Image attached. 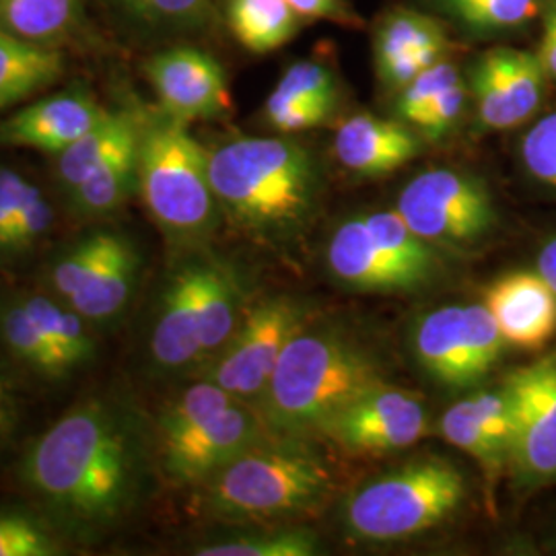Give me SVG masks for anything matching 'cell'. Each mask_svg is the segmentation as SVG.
<instances>
[{"mask_svg":"<svg viewBox=\"0 0 556 556\" xmlns=\"http://www.w3.org/2000/svg\"><path fill=\"white\" fill-rule=\"evenodd\" d=\"M332 482L328 464L305 438L268 433L202 484L213 516L266 521L318 509Z\"/></svg>","mask_w":556,"mask_h":556,"instance_id":"cell-4","label":"cell"},{"mask_svg":"<svg viewBox=\"0 0 556 556\" xmlns=\"http://www.w3.org/2000/svg\"><path fill=\"white\" fill-rule=\"evenodd\" d=\"M54 225V211L36 184H27L9 241V262L34 252Z\"/></svg>","mask_w":556,"mask_h":556,"instance_id":"cell-36","label":"cell"},{"mask_svg":"<svg viewBox=\"0 0 556 556\" xmlns=\"http://www.w3.org/2000/svg\"><path fill=\"white\" fill-rule=\"evenodd\" d=\"M241 402L236 396H231L227 390H223L219 383L211 379H202L190 390H186L181 396L163 413L161 417V435H172L179 433L192 425H197L204 418L213 417L220 410L229 408L231 404Z\"/></svg>","mask_w":556,"mask_h":556,"instance_id":"cell-35","label":"cell"},{"mask_svg":"<svg viewBox=\"0 0 556 556\" xmlns=\"http://www.w3.org/2000/svg\"><path fill=\"white\" fill-rule=\"evenodd\" d=\"M21 418V397L17 381L0 369V452L13 439Z\"/></svg>","mask_w":556,"mask_h":556,"instance_id":"cell-44","label":"cell"},{"mask_svg":"<svg viewBox=\"0 0 556 556\" xmlns=\"http://www.w3.org/2000/svg\"><path fill=\"white\" fill-rule=\"evenodd\" d=\"M64 73L59 50L0 27V110L36 96Z\"/></svg>","mask_w":556,"mask_h":556,"instance_id":"cell-22","label":"cell"},{"mask_svg":"<svg viewBox=\"0 0 556 556\" xmlns=\"http://www.w3.org/2000/svg\"><path fill=\"white\" fill-rule=\"evenodd\" d=\"M140 254L118 231H96L75 241L48 268V287L89 324H112L137 291Z\"/></svg>","mask_w":556,"mask_h":556,"instance_id":"cell-7","label":"cell"},{"mask_svg":"<svg viewBox=\"0 0 556 556\" xmlns=\"http://www.w3.org/2000/svg\"><path fill=\"white\" fill-rule=\"evenodd\" d=\"M466 85L462 79L456 80L454 85H450L438 100L433 101L417 119L415 126L418 130H422L425 137L429 139H441L443 135H447L457 124V119L464 112L466 105Z\"/></svg>","mask_w":556,"mask_h":556,"instance_id":"cell-42","label":"cell"},{"mask_svg":"<svg viewBox=\"0 0 556 556\" xmlns=\"http://www.w3.org/2000/svg\"><path fill=\"white\" fill-rule=\"evenodd\" d=\"M447 38L439 21L410 9H396L379 23L374 59L379 73L397 83H410L443 60Z\"/></svg>","mask_w":556,"mask_h":556,"instance_id":"cell-17","label":"cell"},{"mask_svg":"<svg viewBox=\"0 0 556 556\" xmlns=\"http://www.w3.org/2000/svg\"><path fill=\"white\" fill-rule=\"evenodd\" d=\"M140 139L128 142L100 163L68 194L73 211L80 217H105L116 213L139 190Z\"/></svg>","mask_w":556,"mask_h":556,"instance_id":"cell-25","label":"cell"},{"mask_svg":"<svg viewBox=\"0 0 556 556\" xmlns=\"http://www.w3.org/2000/svg\"><path fill=\"white\" fill-rule=\"evenodd\" d=\"M147 77L163 114L179 119L219 118L231 110V96L219 60L192 46L163 50L147 62Z\"/></svg>","mask_w":556,"mask_h":556,"instance_id":"cell-13","label":"cell"},{"mask_svg":"<svg viewBox=\"0 0 556 556\" xmlns=\"http://www.w3.org/2000/svg\"><path fill=\"white\" fill-rule=\"evenodd\" d=\"M334 110V103L326 101L293 100L268 96L264 105V118L282 135H293L319 126Z\"/></svg>","mask_w":556,"mask_h":556,"instance_id":"cell-40","label":"cell"},{"mask_svg":"<svg viewBox=\"0 0 556 556\" xmlns=\"http://www.w3.org/2000/svg\"><path fill=\"white\" fill-rule=\"evenodd\" d=\"M60 542L40 517L20 509H0V556L60 555Z\"/></svg>","mask_w":556,"mask_h":556,"instance_id":"cell-34","label":"cell"},{"mask_svg":"<svg viewBox=\"0 0 556 556\" xmlns=\"http://www.w3.org/2000/svg\"><path fill=\"white\" fill-rule=\"evenodd\" d=\"M151 355L165 371H178L202 358L197 264L184 266L165 289L153 326Z\"/></svg>","mask_w":556,"mask_h":556,"instance_id":"cell-20","label":"cell"},{"mask_svg":"<svg viewBox=\"0 0 556 556\" xmlns=\"http://www.w3.org/2000/svg\"><path fill=\"white\" fill-rule=\"evenodd\" d=\"M466 477L439 456L417 457L357 489L344 503L353 536L390 542L417 536L445 521L466 498Z\"/></svg>","mask_w":556,"mask_h":556,"instance_id":"cell-6","label":"cell"},{"mask_svg":"<svg viewBox=\"0 0 556 556\" xmlns=\"http://www.w3.org/2000/svg\"><path fill=\"white\" fill-rule=\"evenodd\" d=\"M514 397L516 439L509 468L526 489L556 480V355L503 381Z\"/></svg>","mask_w":556,"mask_h":556,"instance_id":"cell-11","label":"cell"},{"mask_svg":"<svg viewBox=\"0 0 556 556\" xmlns=\"http://www.w3.org/2000/svg\"><path fill=\"white\" fill-rule=\"evenodd\" d=\"M546 73L538 54L516 48H497L477 60L472 68V96L480 124L507 130L536 114Z\"/></svg>","mask_w":556,"mask_h":556,"instance_id":"cell-14","label":"cell"},{"mask_svg":"<svg viewBox=\"0 0 556 556\" xmlns=\"http://www.w3.org/2000/svg\"><path fill=\"white\" fill-rule=\"evenodd\" d=\"M119 7L153 29H204L215 21L211 0H116Z\"/></svg>","mask_w":556,"mask_h":556,"instance_id":"cell-32","label":"cell"},{"mask_svg":"<svg viewBox=\"0 0 556 556\" xmlns=\"http://www.w3.org/2000/svg\"><path fill=\"white\" fill-rule=\"evenodd\" d=\"M303 20H326L353 23L357 20L346 0H287Z\"/></svg>","mask_w":556,"mask_h":556,"instance_id":"cell-45","label":"cell"},{"mask_svg":"<svg viewBox=\"0 0 556 556\" xmlns=\"http://www.w3.org/2000/svg\"><path fill=\"white\" fill-rule=\"evenodd\" d=\"M309 324L298 299L268 298L254 305L227 346L215 357L206 378L241 402H258L287 344Z\"/></svg>","mask_w":556,"mask_h":556,"instance_id":"cell-8","label":"cell"},{"mask_svg":"<svg viewBox=\"0 0 556 556\" xmlns=\"http://www.w3.org/2000/svg\"><path fill=\"white\" fill-rule=\"evenodd\" d=\"M110 112L83 91L36 101L0 124V142L60 155Z\"/></svg>","mask_w":556,"mask_h":556,"instance_id":"cell-15","label":"cell"},{"mask_svg":"<svg viewBox=\"0 0 556 556\" xmlns=\"http://www.w3.org/2000/svg\"><path fill=\"white\" fill-rule=\"evenodd\" d=\"M268 433L256 406L236 402L179 433L161 435L163 472L178 484H202Z\"/></svg>","mask_w":556,"mask_h":556,"instance_id":"cell-12","label":"cell"},{"mask_svg":"<svg viewBox=\"0 0 556 556\" xmlns=\"http://www.w3.org/2000/svg\"><path fill=\"white\" fill-rule=\"evenodd\" d=\"M139 192L169 238L194 241L215 227L219 200L211 184L208 151L186 122L163 114L142 126Z\"/></svg>","mask_w":556,"mask_h":556,"instance_id":"cell-5","label":"cell"},{"mask_svg":"<svg viewBox=\"0 0 556 556\" xmlns=\"http://www.w3.org/2000/svg\"><path fill=\"white\" fill-rule=\"evenodd\" d=\"M142 126L144 124L132 112H110L98 126L56 155L60 188L71 194L100 163L128 142L140 139Z\"/></svg>","mask_w":556,"mask_h":556,"instance_id":"cell-24","label":"cell"},{"mask_svg":"<svg viewBox=\"0 0 556 556\" xmlns=\"http://www.w3.org/2000/svg\"><path fill=\"white\" fill-rule=\"evenodd\" d=\"M429 431V417L420 397L386 381L351 400L326 418L319 435L351 454H390L415 445Z\"/></svg>","mask_w":556,"mask_h":556,"instance_id":"cell-10","label":"cell"},{"mask_svg":"<svg viewBox=\"0 0 556 556\" xmlns=\"http://www.w3.org/2000/svg\"><path fill=\"white\" fill-rule=\"evenodd\" d=\"M475 0H439V4L445 9V13H450L452 17L459 13L462 9H466L468 4H472Z\"/></svg>","mask_w":556,"mask_h":556,"instance_id":"cell-48","label":"cell"},{"mask_svg":"<svg viewBox=\"0 0 556 556\" xmlns=\"http://www.w3.org/2000/svg\"><path fill=\"white\" fill-rule=\"evenodd\" d=\"M340 163L361 176H386L420 153V140L402 122L357 114L337 130Z\"/></svg>","mask_w":556,"mask_h":556,"instance_id":"cell-18","label":"cell"},{"mask_svg":"<svg viewBox=\"0 0 556 556\" xmlns=\"http://www.w3.org/2000/svg\"><path fill=\"white\" fill-rule=\"evenodd\" d=\"M208 174L219 206L241 227L285 236L309 217L318 165L291 139H236L208 151Z\"/></svg>","mask_w":556,"mask_h":556,"instance_id":"cell-3","label":"cell"},{"mask_svg":"<svg viewBox=\"0 0 556 556\" xmlns=\"http://www.w3.org/2000/svg\"><path fill=\"white\" fill-rule=\"evenodd\" d=\"M538 59L542 62V68L546 77L556 79V0H546L544 11V34L540 41Z\"/></svg>","mask_w":556,"mask_h":556,"instance_id":"cell-46","label":"cell"},{"mask_svg":"<svg viewBox=\"0 0 556 556\" xmlns=\"http://www.w3.org/2000/svg\"><path fill=\"white\" fill-rule=\"evenodd\" d=\"M79 20V0H0V27L23 40L52 46Z\"/></svg>","mask_w":556,"mask_h":556,"instance_id":"cell-29","label":"cell"},{"mask_svg":"<svg viewBox=\"0 0 556 556\" xmlns=\"http://www.w3.org/2000/svg\"><path fill=\"white\" fill-rule=\"evenodd\" d=\"M318 553V536L309 528L299 526L215 542L197 551L199 556H314Z\"/></svg>","mask_w":556,"mask_h":556,"instance_id":"cell-31","label":"cell"},{"mask_svg":"<svg viewBox=\"0 0 556 556\" xmlns=\"http://www.w3.org/2000/svg\"><path fill=\"white\" fill-rule=\"evenodd\" d=\"M363 220L383 254L415 280L417 289L438 275L439 258L431 243L417 236L397 211H379Z\"/></svg>","mask_w":556,"mask_h":556,"instance_id":"cell-28","label":"cell"},{"mask_svg":"<svg viewBox=\"0 0 556 556\" xmlns=\"http://www.w3.org/2000/svg\"><path fill=\"white\" fill-rule=\"evenodd\" d=\"M484 305L507 344L540 351L556 334V293L540 273H511L484 293Z\"/></svg>","mask_w":556,"mask_h":556,"instance_id":"cell-16","label":"cell"},{"mask_svg":"<svg viewBox=\"0 0 556 556\" xmlns=\"http://www.w3.org/2000/svg\"><path fill=\"white\" fill-rule=\"evenodd\" d=\"M273 96L293 100L326 101L337 105V80L334 75L316 60H299L280 77Z\"/></svg>","mask_w":556,"mask_h":556,"instance_id":"cell-38","label":"cell"},{"mask_svg":"<svg viewBox=\"0 0 556 556\" xmlns=\"http://www.w3.org/2000/svg\"><path fill=\"white\" fill-rule=\"evenodd\" d=\"M521 160L538 181L556 188V112L536 122L523 137Z\"/></svg>","mask_w":556,"mask_h":556,"instance_id":"cell-41","label":"cell"},{"mask_svg":"<svg viewBox=\"0 0 556 556\" xmlns=\"http://www.w3.org/2000/svg\"><path fill=\"white\" fill-rule=\"evenodd\" d=\"M29 316L59 346L75 371L89 365L96 357V340L89 332V321L68 303L54 295H25L21 298Z\"/></svg>","mask_w":556,"mask_h":556,"instance_id":"cell-30","label":"cell"},{"mask_svg":"<svg viewBox=\"0 0 556 556\" xmlns=\"http://www.w3.org/2000/svg\"><path fill=\"white\" fill-rule=\"evenodd\" d=\"M538 13V0H475L454 15L472 31H495L521 25Z\"/></svg>","mask_w":556,"mask_h":556,"instance_id":"cell-37","label":"cell"},{"mask_svg":"<svg viewBox=\"0 0 556 556\" xmlns=\"http://www.w3.org/2000/svg\"><path fill=\"white\" fill-rule=\"evenodd\" d=\"M241 291L233 273L217 262L197 264V307H199L202 357H217L236 334L241 314Z\"/></svg>","mask_w":556,"mask_h":556,"instance_id":"cell-23","label":"cell"},{"mask_svg":"<svg viewBox=\"0 0 556 556\" xmlns=\"http://www.w3.org/2000/svg\"><path fill=\"white\" fill-rule=\"evenodd\" d=\"M538 273L553 287L556 293V238L551 239L538 254Z\"/></svg>","mask_w":556,"mask_h":556,"instance_id":"cell-47","label":"cell"},{"mask_svg":"<svg viewBox=\"0 0 556 556\" xmlns=\"http://www.w3.org/2000/svg\"><path fill=\"white\" fill-rule=\"evenodd\" d=\"M0 342L40 378L64 379L75 374L59 346L29 316L21 298L0 301Z\"/></svg>","mask_w":556,"mask_h":556,"instance_id":"cell-26","label":"cell"},{"mask_svg":"<svg viewBox=\"0 0 556 556\" xmlns=\"http://www.w3.org/2000/svg\"><path fill=\"white\" fill-rule=\"evenodd\" d=\"M27 179L9 167H0V264L9 262V241L20 215Z\"/></svg>","mask_w":556,"mask_h":556,"instance_id":"cell-43","label":"cell"},{"mask_svg":"<svg viewBox=\"0 0 556 556\" xmlns=\"http://www.w3.org/2000/svg\"><path fill=\"white\" fill-rule=\"evenodd\" d=\"M383 381L381 363L353 338L305 328L282 351L256 410L270 433L305 438Z\"/></svg>","mask_w":556,"mask_h":556,"instance_id":"cell-2","label":"cell"},{"mask_svg":"<svg viewBox=\"0 0 556 556\" xmlns=\"http://www.w3.org/2000/svg\"><path fill=\"white\" fill-rule=\"evenodd\" d=\"M328 266L332 275L358 291H413L415 280L394 260L388 258L378 241L365 227V220H346L328 243Z\"/></svg>","mask_w":556,"mask_h":556,"instance_id":"cell-21","label":"cell"},{"mask_svg":"<svg viewBox=\"0 0 556 556\" xmlns=\"http://www.w3.org/2000/svg\"><path fill=\"white\" fill-rule=\"evenodd\" d=\"M397 213L431 245H468L484 238L495 208L480 179L454 169H431L408 181Z\"/></svg>","mask_w":556,"mask_h":556,"instance_id":"cell-9","label":"cell"},{"mask_svg":"<svg viewBox=\"0 0 556 556\" xmlns=\"http://www.w3.org/2000/svg\"><path fill=\"white\" fill-rule=\"evenodd\" d=\"M415 357L425 374L447 390H466L480 381L468 332L464 307H439L418 319L415 328Z\"/></svg>","mask_w":556,"mask_h":556,"instance_id":"cell-19","label":"cell"},{"mask_svg":"<svg viewBox=\"0 0 556 556\" xmlns=\"http://www.w3.org/2000/svg\"><path fill=\"white\" fill-rule=\"evenodd\" d=\"M298 13L287 0H227V23L250 52L268 54L295 38Z\"/></svg>","mask_w":556,"mask_h":556,"instance_id":"cell-27","label":"cell"},{"mask_svg":"<svg viewBox=\"0 0 556 556\" xmlns=\"http://www.w3.org/2000/svg\"><path fill=\"white\" fill-rule=\"evenodd\" d=\"M147 443L114 397H89L46 429L21 457L20 478L48 521L77 540L112 532L139 505Z\"/></svg>","mask_w":556,"mask_h":556,"instance_id":"cell-1","label":"cell"},{"mask_svg":"<svg viewBox=\"0 0 556 556\" xmlns=\"http://www.w3.org/2000/svg\"><path fill=\"white\" fill-rule=\"evenodd\" d=\"M439 433L447 443L475 457L491 478H497L505 468H509L507 459L498 454L497 447L484 435V431L478 427L477 420L462 402H457L441 415Z\"/></svg>","mask_w":556,"mask_h":556,"instance_id":"cell-33","label":"cell"},{"mask_svg":"<svg viewBox=\"0 0 556 556\" xmlns=\"http://www.w3.org/2000/svg\"><path fill=\"white\" fill-rule=\"evenodd\" d=\"M456 80H459L456 66L447 60H439L438 64L422 71L417 79L410 80L400 91L397 116L408 124H415V119Z\"/></svg>","mask_w":556,"mask_h":556,"instance_id":"cell-39","label":"cell"}]
</instances>
